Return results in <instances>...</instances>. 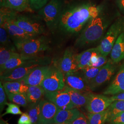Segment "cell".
I'll use <instances>...</instances> for the list:
<instances>
[{
	"instance_id": "obj_32",
	"label": "cell",
	"mask_w": 124,
	"mask_h": 124,
	"mask_svg": "<svg viewBox=\"0 0 124 124\" xmlns=\"http://www.w3.org/2000/svg\"><path fill=\"white\" fill-rule=\"evenodd\" d=\"M17 15L16 11L7 8L1 7L0 10V25L13 20Z\"/></svg>"
},
{
	"instance_id": "obj_27",
	"label": "cell",
	"mask_w": 124,
	"mask_h": 124,
	"mask_svg": "<svg viewBox=\"0 0 124 124\" xmlns=\"http://www.w3.org/2000/svg\"><path fill=\"white\" fill-rule=\"evenodd\" d=\"M108 114L107 109L98 113H89L87 115L89 124H104L108 119Z\"/></svg>"
},
{
	"instance_id": "obj_43",
	"label": "cell",
	"mask_w": 124,
	"mask_h": 124,
	"mask_svg": "<svg viewBox=\"0 0 124 124\" xmlns=\"http://www.w3.org/2000/svg\"><path fill=\"white\" fill-rule=\"evenodd\" d=\"M0 124H9L7 121H4V120H0Z\"/></svg>"
},
{
	"instance_id": "obj_28",
	"label": "cell",
	"mask_w": 124,
	"mask_h": 124,
	"mask_svg": "<svg viewBox=\"0 0 124 124\" xmlns=\"http://www.w3.org/2000/svg\"><path fill=\"white\" fill-rule=\"evenodd\" d=\"M39 102L31 103L28 108L27 113L31 118L32 124H40V112Z\"/></svg>"
},
{
	"instance_id": "obj_19",
	"label": "cell",
	"mask_w": 124,
	"mask_h": 124,
	"mask_svg": "<svg viewBox=\"0 0 124 124\" xmlns=\"http://www.w3.org/2000/svg\"><path fill=\"white\" fill-rule=\"evenodd\" d=\"M0 7L7 8L16 12H32L30 0H0Z\"/></svg>"
},
{
	"instance_id": "obj_38",
	"label": "cell",
	"mask_w": 124,
	"mask_h": 124,
	"mask_svg": "<svg viewBox=\"0 0 124 124\" xmlns=\"http://www.w3.org/2000/svg\"><path fill=\"white\" fill-rule=\"evenodd\" d=\"M108 59L107 57H105L101 54H99L98 56V59L97 62L93 64L91 67H102L105 65L108 62Z\"/></svg>"
},
{
	"instance_id": "obj_6",
	"label": "cell",
	"mask_w": 124,
	"mask_h": 124,
	"mask_svg": "<svg viewBox=\"0 0 124 124\" xmlns=\"http://www.w3.org/2000/svg\"><path fill=\"white\" fill-rule=\"evenodd\" d=\"M62 8L61 0H51L39 12L46 26L52 32L58 28Z\"/></svg>"
},
{
	"instance_id": "obj_36",
	"label": "cell",
	"mask_w": 124,
	"mask_h": 124,
	"mask_svg": "<svg viewBox=\"0 0 124 124\" xmlns=\"http://www.w3.org/2000/svg\"><path fill=\"white\" fill-rule=\"evenodd\" d=\"M49 0H30L31 8L33 10H40L43 8Z\"/></svg>"
},
{
	"instance_id": "obj_12",
	"label": "cell",
	"mask_w": 124,
	"mask_h": 124,
	"mask_svg": "<svg viewBox=\"0 0 124 124\" xmlns=\"http://www.w3.org/2000/svg\"><path fill=\"white\" fill-rule=\"evenodd\" d=\"M79 71L68 73L64 75L65 86L83 93L91 92L89 85Z\"/></svg>"
},
{
	"instance_id": "obj_14",
	"label": "cell",
	"mask_w": 124,
	"mask_h": 124,
	"mask_svg": "<svg viewBox=\"0 0 124 124\" xmlns=\"http://www.w3.org/2000/svg\"><path fill=\"white\" fill-rule=\"evenodd\" d=\"M40 124H53L58 109L57 106L49 100L41 99L40 102Z\"/></svg>"
},
{
	"instance_id": "obj_10",
	"label": "cell",
	"mask_w": 124,
	"mask_h": 124,
	"mask_svg": "<svg viewBox=\"0 0 124 124\" xmlns=\"http://www.w3.org/2000/svg\"><path fill=\"white\" fill-rule=\"evenodd\" d=\"M45 97L59 109H69L76 108L72 102L70 94L64 89L56 92H45Z\"/></svg>"
},
{
	"instance_id": "obj_22",
	"label": "cell",
	"mask_w": 124,
	"mask_h": 124,
	"mask_svg": "<svg viewBox=\"0 0 124 124\" xmlns=\"http://www.w3.org/2000/svg\"><path fill=\"white\" fill-rule=\"evenodd\" d=\"M110 59L113 62L117 63L124 59V32L116 40L110 53Z\"/></svg>"
},
{
	"instance_id": "obj_21",
	"label": "cell",
	"mask_w": 124,
	"mask_h": 124,
	"mask_svg": "<svg viewBox=\"0 0 124 124\" xmlns=\"http://www.w3.org/2000/svg\"><path fill=\"white\" fill-rule=\"evenodd\" d=\"M70 95L72 102L76 108L85 106L88 101V93H83L65 86L63 89Z\"/></svg>"
},
{
	"instance_id": "obj_42",
	"label": "cell",
	"mask_w": 124,
	"mask_h": 124,
	"mask_svg": "<svg viewBox=\"0 0 124 124\" xmlns=\"http://www.w3.org/2000/svg\"><path fill=\"white\" fill-rule=\"evenodd\" d=\"M117 3L120 9L124 13V0H117Z\"/></svg>"
},
{
	"instance_id": "obj_39",
	"label": "cell",
	"mask_w": 124,
	"mask_h": 124,
	"mask_svg": "<svg viewBox=\"0 0 124 124\" xmlns=\"http://www.w3.org/2000/svg\"><path fill=\"white\" fill-rule=\"evenodd\" d=\"M69 124H89L88 120L82 113H80L79 116Z\"/></svg>"
},
{
	"instance_id": "obj_15",
	"label": "cell",
	"mask_w": 124,
	"mask_h": 124,
	"mask_svg": "<svg viewBox=\"0 0 124 124\" xmlns=\"http://www.w3.org/2000/svg\"><path fill=\"white\" fill-rule=\"evenodd\" d=\"M52 66L42 65L37 67L21 80L28 85H40L46 76Z\"/></svg>"
},
{
	"instance_id": "obj_5",
	"label": "cell",
	"mask_w": 124,
	"mask_h": 124,
	"mask_svg": "<svg viewBox=\"0 0 124 124\" xmlns=\"http://www.w3.org/2000/svg\"><path fill=\"white\" fill-rule=\"evenodd\" d=\"M124 31V18H119L114 23L98 46L100 54L107 57L110 53L119 36Z\"/></svg>"
},
{
	"instance_id": "obj_7",
	"label": "cell",
	"mask_w": 124,
	"mask_h": 124,
	"mask_svg": "<svg viewBox=\"0 0 124 124\" xmlns=\"http://www.w3.org/2000/svg\"><path fill=\"white\" fill-rule=\"evenodd\" d=\"M40 86L45 92H53L63 90L65 86L64 76L58 67L52 66Z\"/></svg>"
},
{
	"instance_id": "obj_13",
	"label": "cell",
	"mask_w": 124,
	"mask_h": 124,
	"mask_svg": "<svg viewBox=\"0 0 124 124\" xmlns=\"http://www.w3.org/2000/svg\"><path fill=\"white\" fill-rule=\"evenodd\" d=\"M76 55L71 47L65 50L57 66L64 75L79 70L76 61Z\"/></svg>"
},
{
	"instance_id": "obj_1",
	"label": "cell",
	"mask_w": 124,
	"mask_h": 124,
	"mask_svg": "<svg viewBox=\"0 0 124 124\" xmlns=\"http://www.w3.org/2000/svg\"><path fill=\"white\" fill-rule=\"evenodd\" d=\"M99 14V8L93 5L87 3L69 6L62 10L58 28L64 34H76Z\"/></svg>"
},
{
	"instance_id": "obj_37",
	"label": "cell",
	"mask_w": 124,
	"mask_h": 124,
	"mask_svg": "<svg viewBox=\"0 0 124 124\" xmlns=\"http://www.w3.org/2000/svg\"><path fill=\"white\" fill-rule=\"evenodd\" d=\"M107 122L110 124H124V112L114 116Z\"/></svg>"
},
{
	"instance_id": "obj_41",
	"label": "cell",
	"mask_w": 124,
	"mask_h": 124,
	"mask_svg": "<svg viewBox=\"0 0 124 124\" xmlns=\"http://www.w3.org/2000/svg\"><path fill=\"white\" fill-rule=\"evenodd\" d=\"M110 98L115 101H124V92L121 93H119Z\"/></svg>"
},
{
	"instance_id": "obj_2",
	"label": "cell",
	"mask_w": 124,
	"mask_h": 124,
	"mask_svg": "<svg viewBox=\"0 0 124 124\" xmlns=\"http://www.w3.org/2000/svg\"><path fill=\"white\" fill-rule=\"evenodd\" d=\"M108 23L103 18L99 16L92 19L81 32L75 41L76 47H82L100 40L103 35Z\"/></svg>"
},
{
	"instance_id": "obj_44",
	"label": "cell",
	"mask_w": 124,
	"mask_h": 124,
	"mask_svg": "<svg viewBox=\"0 0 124 124\" xmlns=\"http://www.w3.org/2000/svg\"><path fill=\"white\" fill-rule=\"evenodd\" d=\"M53 124H68V123H54Z\"/></svg>"
},
{
	"instance_id": "obj_3",
	"label": "cell",
	"mask_w": 124,
	"mask_h": 124,
	"mask_svg": "<svg viewBox=\"0 0 124 124\" xmlns=\"http://www.w3.org/2000/svg\"><path fill=\"white\" fill-rule=\"evenodd\" d=\"M50 62L49 58L39 57L34 62L0 73V80L1 81L21 80L36 67L48 65Z\"/></svg>"
},
{
	"instance_id": "obj_26",
	"label": "cell",
	"mask_w": 124,
	"mask_h": 124,
	"mask_svg": "<svg viewBox=\"0 0 124 124\" xmlns=\"http://www.w3.org/2000/svg\"><path fill=\"white\" fill-rule=\"evenodd\" d=\"M18 53L13 46H1L0 48V68L4 66L9 59Z\"/></svg>"
},
{
	"instance_id": "obj_30",
	"label": "cell",
	"mask_w": 124,
	"mask_h": 124,
	"mask_svg": "<svg viewBox=\"0 0 124 124\" xmlns=\"http://www.w3.org/2000/svg\"><path fill=\"white\" fill-rule=\"evenodd\" d=\"M102 67L87 66L81 70V74L86 82L89 84L95 78Z\"/></svg>"
},
{
	"instance_id": "obj_8",
	"label": "cell",
	"mask_w": 124,
	"mask_h": 124,
	"mask_svg": "<svg viewBox=\"0 0 124 124\" xmlns=\"http://www.w3.org/2000/svg\"><path fill=\"white\" fill-rule=\"evenodd\" d=\"M88 99L85 106L89 113H98L107 109L114 100L110 97L103 95L88 93Z\"/></svg>"
},
{
	"instance_id": "obj_23",
	"label": "cell",
	"mask_w": 124,
	"mask_h": 124,
	"mask_svg": "<svg viewBox=\"0 0 124 124\" xmlns=\"http://www.w3.org/2000/svg\"><path fill=\"white\" fill-rule=\"evenodd\" d=\"M6 93H26L29 85L25 84L22 81H2Z\"/></svg>"
},
{
	"instance_id": "obj_4",
	"label": "cell",
	"mask_w": 124,
	"mask_h": 124,
	"mask_svg": "<svg viewBox=\"0 0 124 124\" xmlns=\"http://www.w3.org/2000/svg\"><path fill=\"white\" fill-rule=\"evenodd\" d=\"M36 37L13 40V43L19 53L27 55H37L38 53L49 49V41L44 36Z\"/></svg>"
},
{
	"instance_id": "obj_11",
	"label": "cell",
	"mask_w": 124,
	"mask_h": 124,
	"mask_svg": "<svg viewBox=\"0 0 124 124\" xmlns=\"http://www.w3.org/2000/svg\"><path fill=\"white\" fill-rule=\"evenodd\" d=\"M27 32L36 35L43 34L45 32L44 27L40 23L34 21L23 15H17L13 20L9 21Z\"/></svg>"
},
{
	"instance_id": "obj_17",
	"label": "cell",
	"mask_w": 124,
	"mask_h": 124,
	"mask_svg": "<svg viewBox=\"0 0 124 124\" xmlns=\"http://www.w3.org/2000/svg\"><path fill=\"white\" fill-rule=\"evenodd\" d=\"M124 92V62L120 67L114 79L103 94L107 95H115Z\"/></svg>"
},
{
	"instance_id": "obj_20",
	"label": "cell",
	"mask_w": 124,
	"mask_h": 124,
	"mask_svg": "<svg viewBox=\"0 0 124 124\" xmlns=\"http://www.w3.org/2000/svg\"><path fill=\"white\" fill-rule=\"evenodd\" d=\"M80 111L74 108L69 109H59L54 119V123H70L80 114Z\"/></svg>"
},
{
	"instance_id": "obj_29",
	"label": "cell",
	"mask_w": 124,
	"mask_h": 124,
	"mask_svg": "<svg viewBox=\"0 0 124 124\" xmlns=\"http://www.w3.org/2000/svg\"><path fill=\"white\" fill-rule=\"evenodd\" d=\"M9 101L18 105L25 107L29 102L26 93H6Z\"/></svg>"
},
{
	"instance_id": "obj_24",
	"label": "cell",
	"mask_w": 124,
	"mask_h": 124,
	"mask_svg": "<svg viewBox=\"0 0 124 124\" xmlns=\"http://www.w3.org/2000/svg\"><path fill=\"white\" fill-rule=\"evenodd\" d=\"M45 94L44 89L40 85H29L26 93L28 101L31 103L40 102Z\"/></svg>"
},
{
	"instance_id": "obj_9",
	"label": "cell",
	"mask_w": 124,
	"mask_h": 124,
	"mask_svg": "<svg viewBox=\"0 0 124 124\" xmlns=\"http://www.w3.org/2000/svg\"><path fill=\"white\" fill-rule=\"evenodd\" d=\"M115 64L110 59L108 61L105 65L102 67L98 75L89 84L92 91L110 80L116 70V67Z\"/></svg>"
},
{
	"instance_id": "obj_40",
	"label": "cell",
	"mask_w": 124,
	"mask_h": 124,
	"mask_svg": "<svg viewBox=\"0 0 124 124\" xmlns=\"http://www.w3.org/2000/svg\"><path fill=\"white\" fill-rule=\"evenodd\" d=\"M18 124H32L31 118L27 113H23L18 121Z\"/></svg>"
},
{
	"instance_id": "obj_34",
	"label": "cell",
	"mask_w": 124,
	"mask_h": 124,
	"mask_svg": "<svg viewBox=\"0 0 124 124\" xmlns=\"http://www.w3.org/2000/svg\"><path fill=\"white\" fill-rule=\"evenodd\" d=\"M8 32L7 30L3 26L0 27V42L2 46H12L9 45V41L8 37Z\"/></svg>"
},
{
	"instance_id": "obj_33",
	"label": "cell",
	"mask_w": 124,
	"mask_h": 124,
	"mask_svg": "<svg viewBox=\"0 0 124 124\" xmlns=\"http://www.w3.org/2000/svg\"><path fill=\"white\" fill-rule=\"evenodd\" d=\"M7 105H8V108L6 109V111L4 114L1 115V116H3L4 115L8 114L20 115L23 113L20 110L19 107L17 104L12 103H7Z\"/></svg>"
},
{
	"instance_id": "obj_18",
	"label": "cell",
	"mask_w": 124,
	"mask_h": 124,
	"mask_svg": "<svg viewBox=\"0 0 124 124\" xmlns=\"http://www.w3.org/2000/svg\"><path fill=\"white\" fill-rule=\"evenodd\" d=\"M0 26H3L7 30L8 34L13 40H23L36 37L37 35L31 34L23 30L14 23L8 21L3 23Z\"/></svg>"
},
{
	"instance_id": "obj_25",
	"label": "cell",
	"mask_w": 124,
	"mask_h": 124,
	"mask_svg": "<svg viewBox=\"0 0 124 124\" xmlns=\"http://www.w3.org/2000/svg\"><path fill=\"white\" fill-rule=\"evenodd\" d=\"M97 50V47L92 48L76 55V61L79 70L88 66L92 55Z\"/></svg>"
},
{
	"instance_id": "obj_31",
	"label": "cell",
	"mask_w": 124,
	"mask_h": 124,
	"mask_svg": "<svg viewBox=\"0 0 124 124\" xmlns=\"http://www.w3.org/2000/svg\"><path fill=\"white\" fill-rule=\"evenodd\" d=\"M107 109L108 114V121L114 116L124 112V101H114Z\"/></svg>"
},
{
	"instance_id": "obj_35",
	"label": "cell",
	"mask_w": 124,
	"mask_h": 124,
	"mask_svg": "<svg viewBox=\"0 0 124 124\" xmlns=\"http://www.w3.org/2000/svg\"><path fill=\"white\" fill-rule=\"evenodd\" d=\"M6 93L5 92L4 86L2 84L1 81L0 82V112L3 110L5 105H7V101L6 98Z\"/></svg>"
},
{
	"instance_id": "obj_16",
	"label": "cell",
	"mask_w": 124,
	"mask_h": 124,
	"mask_svg": "<svg viewBox=\"0 0 124 124\" xmlns=\"http://www.w3.org/2000/svg\"><path fill=\"white\" fill-rule=\"evenodd\" d=\"M38 55H27L18 53L7 62L4 66L0 68V73L13 69L23 65L36 61L39 58Z\"/></svg>"
}]
</instances>
